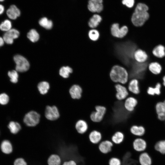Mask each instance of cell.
Returning a JSON list of instances; mask_svg holds the SVG:
<instances>
[{
	"label": "cell",
	"mask_w": 165,
	"mask_h": 165,
	"mask_svg": "<svg viewBox=\"0 0 165 165\" xmlns=\"http://www.w3.org/2000/svg\"><path fill=\"white\" fill-rule=\"evenodd\" d=\"M148 8L145 4L139 2L136 5L131 17L132 24L137 27L142 26L148 20L150 14Z\"/></svg>",
	"instance_id": "6da1fadb"
},
{
	"label": "cell",
	"mask_w": 165,
	"mask_h": 165,
	"mask_svg": "<svg viewBox=\"0 0 165 165\" xmlns=\"http://www.w3.org/2000/svg\"><path fill=\"white\" fill-rule=\"evenodd\" d=\"M109 77L114 82L123 85L127 83L129 80L128 71L124 68L119 65H114L110 70Z\"/></svg>",
	"instance_id": "7a4b0ae2"
},
{
	"label": "cell",
	"mask_w": 165,
	"mask_h": 165,
	"mask_svg": "<svg viewBox=\"0 0 165 165\" xmlns=\"http://www.w3.org/2000/svg\"><path fill=\"white\" fill-rule=\"evenodd\" d=\"M16 64V70L17 72H24L29 68L30 64L27 60L23 56L17 54L13 57Z\"/></svg>",
	"instance_id": "3957f363"
},
{
	"label": "cell",
	"mask_w": 165,
	"mask_h": 165,
	"mask_svg": "<svg viewBox=\"0 0 165 165\" xmlns=\"http://www.w3.org/2000/svg\"><path fill=\"white\" fill-rule=\"evenodd\" d=\"M129 29L126 25H123L120 27L119 23L115 22L112 24L111 27V32L112 35L114 37L122 38L128 33Z\"/></svg>",
	"instance_id": "277c9868"
},
{
	"label": "cell",
	"mask_w": 165,
	"mask_h": 165,
	"mask_svg": "<svg viewBox=\"0 0 165 165\" xmlns=\"http://www.w3.org/2000/svg\"><path fill=\"white\" fill-rule=\"evenodd\" d=\"M95 110L90 114L91 120L95 123H99L103 119L106 112V109L105 106L97 105L95 107Z\"/></svg>",
	"instance_id": "5b68a950"
},
{
	"label": "cell",
	"mask_w": 165,
	"mask_h": 165,
	"mask_svg": "<svg viewBox=\"0 0 165 165\" xmlns=\"http://www.w3.org/2000/svg\"><path fill=\"white\" fill-rule=\"evenodd\" d=\"M89 11L93 14H100L104 8L103 0H89L87 5Z\"/></svg>",
	"instance_id": "8992f818"
},
{
	"label": "cell",
	"mask_w": 165,
	"mask_h": 165,
	"mask_svg": "<svg viewBox=\"0 0 165 165\" xmlns=\"http://www.w3.org/2000/svg\"><path fill=\"white\" fill-rule=\"evenodd\" d=\"M40 119V115L38 113L34 111H31L25 115L24 122L28 126L34 127L38 123Z\"/></svg>",
	"instance_id": "52a82bcc"
},
{
	"label": "cell",
	"mask_w": 165,
	"mask_h": 165,
	"mask_svg": "<svg viewBox=\"0 0 165 165\" xmlns=\"http://www.w3.org/2000/svg\"><path fill=\"white\" fill-rule=\"evenodd\" d=\"M115 87L116 91V97L118 100L124 101L128 97L129 91L124 85L119 83H116Z\"/></svg>",
	"instance_id": "ba28073f"
},
{
	"label": "cell",
	"mask_w": 165,
	"mask_h": 165,
	"mask_svg": "<svg viewBox=\"0 0 165 165\" xmlns=\"http://www.w3.org/2000/svg\"><path fill=\"white\" fill-rule=\"evenodd\" d=\"M132 147L135 151L141 153L145 151L147 147V143L142 138L136 137L132 142Z\"/></svg>",
	"instance_id": "9c48e42d"
},
{
	"label": "cell",
	"mask_w": 165,
	"mask_h": 165,
	"mask_svg": "<svg viewBox=\"0 0 165 165\" xmlns=\"http://www.w3.org/2000/svg\"><path fill=\"white\" fill-rule=\"evenodd\" d=\"M129 92L134 95H138L140 93L139 82L136 78L130 79L127 84L125 85Z\"/></svg>",
	"instance_id": "30bf717a"
},
{
	"label": "cell",
	"mask_w": 165,
	"mask_h": 165,
	"mask_svg": "<svg viewBox=\"0 0 165 165\" xmlns=\"http://www.w3.org/2000/svg\"><path fill=\"white\" fill-rule=\"evenodd\" d=\"M19 35L18 31L14 28L11 29L4 34L3 38L6 43L12 44L13 42L14 39L17 38Z\"/></svg>",
	"instance_id": "8fae6325"
},
{
	"label": "cell",
	"mask_w": 165,
	"mask_h": 165,
	"mask_svg": "<svg viewBox=\"0 0 165 165\" xmlns=\"http://www.w3.org/2000/svg\"><path fill=\"white\" fill-rule=\"evenodd\" d=\"M114 144L111 140L105 139L102 140L98 144V148L102 154H107L112 150Z\"/></svg>",
	"instance_id": "7c38bea8"
},
{
	"label": "cell",
	"mask_w": 165,
	"mask_h": 165,
	"mask_svg": "<svg viewBox=\"0 0 165 165\" xmlns=\"http://www.w3.org/2000/svg\"><path fill=\"white\" fill-rule=\"evenodd\" d=\"M45 116L48 119L54 120L58 119L60 116V114L56 106H48L46 109Z\"/></svg>",
	"instance_id": "4fadbf2b"
},
{
	"label": "cell",
	"mask_w": 165,
	"mask_h": 165,
	"mask_svg": "<svg viewBox=\"0 0 165 165\" xmlns=\"http://www.w3.org/2000/svg\"><path fill=\"white\" fill-rule=\"evenodd\" d=\"M138 104V101L134 97L128 96L124 100L123 105L125 109L129 112L134 110Z\"/></svg>",
	"instance_id": "5bb4252c"
},
{
	"label": "cell",
	"mask_w": 165,
	"mask_h": 165,
	"mask_svg": "<svg viewBox=\"0 0 165 165\" xmlns=\"http://www.w3.org/2000/svg\"><path fill=\"white\" fill-rule=\"evenodd\" d=\"M133 57L137 62L142 63H145L148 61V56L144 50L140 49H138L134 53Z\"/></svg>",
	"instance_id": "9a60e30c"
},
{
	"label": "cell",
	"mask_w": 165,
	"mask_h": 165,
	"mask_svg": "<svg viewBox=\"0 0 165 165\" xmlns=\"http://www.w3.org/2000/svg\"><path fill=\"white\" fill-rule=\"evenodd\" d=\"M88 138L89 142L93 145H98L102 140L103 138L101 132L97 130L91 131L89 134Z\"/></svg>",
	"instance_id": "2e32d148"
},
{
	"label": "cell",
	"mask_w": 165,
	"mask_h": 165,
	"mask_svg": "<svg viewBox=\"0 0 165 165\" xmlns=\"http://www.w3.org/2000/svg\"><path fill=\"white\" fill-rule=\"evenodd\" d=\"M82 89L79 85L74 84L69 90V93L72 98L74 100L80 99L82 96Z\"/></svg>",
	"instance_id": "e0dca14e"
},
{
	"label": "cell",
	"mask_w": 165,
	"mask_h": 165,
	"mask_svg": "<svg viewBox=\"0 0 165 165\" xmlns=\"http://www.w3.org/2000/svg\"><path fill=\"white\" fill-rule=\"evenodd\" d=\"M75 128L78 134H83L86 133L88 130V124L84 120L80 119L76 122Z\"/></svg>",
	"instance_id": "ac0fdd59"
},
{
	"label": "cell",
	"mask_w": 165,
	"mask_h": 165,
	"mask_svg": "<svg viewBox=\"0 0 165 165\" xmlns=\"http://www.w3.org/2000/svg\"><path fill=\"white\" fill-rule=\"evenodd\" d=\"M102 20V17L100 14L94 13L89 19L88 25L91 28H95L98 26Z\"/></svg>",
	"instance_id": "d6986e66"
},
{
	"label": "cell",
	"mask_w": 165,
	"mask_h": 165,
	"mask_svg": "<svg viewBox=\"0 0 165 165\" xmlns=\"http://www.w3.org/2000/svg\"><path fill=\"white\" fill-rule=\"evenodd\" d=\"M146 130L145 127L142 125H134L130 128L131 134L136 137H142L145 134Z\"/></svg>",
	"instance_id": "ffe728a7"
},
{
	"label": "cell",
	"mask_w": 165,
	"mask_h": 165,
	"mask_svg": "<svg viewBox=\"0 0 165 165\" xmlns=\"http://www.w3.org/2000/svg\"><path fill=\"white\" fill-rule=\"evenodd\" d=\"M138 161L140 165H151L152 163L151 156L148 153L145 151L140 154Z\"/></svg>",
	"instance_id": "44dd1931"
},
{
	"label": "cell",
	"mask_w": 165,
	"mask_h": 165,
	"mask_svg": "<svg viewBox=\"0 0 165 165\" xmlns=\"http://www.w3.org/2000/svg\"><path fill=\"white\" fill-rule=\"evenodd\" d=\"M8 17L12 20H15L20 15V11L17 6L14 5H11L6 11Z\"/></svg>",
	"instance_id": "7402d4cb"
},
{
	"label": "cell",
	"mask_w": 165,
	"mask_h": 165,
	"mask_svg": "<svg viewBox=\"0 0 165 165\" xmlns=\"http://www.w3.org/2000/svg\"><path fill=\"white\" fill-rule=\"evenodd\" d=\"M124 134L120 131L115 132L112 136L111 140L114 144L119 145L123 142L125 140Z\"/></svg>",
	"instance_id": "603a6c76"
},
{
	"label": "cell",
	"mask_w": 165,
	"mask_h": 165,
	"mask_svg": "<svg viewBox=\"0 0 165 165\" xmlns=\"http://www.w3.org/2000/svg\"><path fill=\"white\" fill-rule=\"evenodd\" d=\"M162 87L161 83L157 82L154 86H148L146 92L148 94L151 96L160 95L161 92Z\"/></svg>",
	"instance_id": "cb8c5ba5"
},
{
	"label": "cell",
	"mask_w": 165,
	"mask_h": 165,
	"mask_svg": "<svg viewBox=\"0 0 165 165\" xmlns=\"http://www.w3.org/2000/svg\"><path fill=\"white\" fill-rule=\"evenodd\" d=\"M148 69L152 74L158 75L161 73L162 68L160 63L156 61H153L148 64Z\"/></svg>",
	"instance_id": "d4e9b609"
},
{
	"label": "cell",
	"mask_w": 165,
	"mask_h": 165,
	"mask_svg": "<svg viewBox=\"0 0 165 165\" xmlns=\"http://www.w3.org/2000/svg\"><path fill=\"white\" fill-rule=\"evenodd\" d=\"M153 55L158 58H162L165 57V47L161 44L156 46L152 51Z\"/></svg>",
	"instance_id": "484cf974"
},
{
	"label": "cell",
	"mask_w": 165,
	"mask_h": 165,
	"mask_svg": "<svg viewBox=\"0 0 165 165\" xmlns=\"http://www.w3.org/2000/svg\"><path fill=\"white\" fill-rule=\"evenodd\" d=\"M62 160L60 156L56 154L50 156L47 160L48 165H61Z\"/></svg>",
	"instance_id": "4316f807"
},
{
	"label": "cell",
	"mask_w": 165,
	"mask_h": 165,
	"mask_svg": "<svg viewBox=\"0 0 165 165\" xmlns=\"http://www.w3.org/2000/svg\"><path fill=\"white\" fill-rule=\"evenodd\" d=\"M1 149L2 152L6 154L11 153L13 150L12 145L8 140L3 141L1 145Z\"/></svg>",
	"instance_id": "83f0119b"
},
{
	"label": "cell",
	"mask_w": 165,
	"mask_h": 165,
	"mask_svg": "<svg viewBox=\"0 0 165 165\" xmlns=\"http://www.w3.org/2000/svg\"><path fill=\"white\" fill-rule=\"evenodd\" d=\"M155 150L163 155L165 154V139L157 141L155 145Z\"/></svg>",
	"instance_id": "f1b7e54d"
},
{
	"label": "cell",
	"mask_w": 165,
	"mask_h": 165,
	"mask_svg": "<svg viewBox=\"0 0 165 165\" xmlns=\"http://www.w3.org/2000/svg\"><path fill=\"white\" fill-rule=\"evenodd\" d=\"M8 127L10 132L14 134L17 133L21 128L19 123L14 121L10 122L9 124Z\"/></svg>",
	"instance_id": "f546056e"
},
{
	"label": "cell",
	"mask_w": 165,
	"mask_h": 165,
	"mask_svg": "<svg viewBox=\"0 0 165 165\" xmlns=\"http://www.w3.org/2000/svg\"><path fill=\"white\" fill-rule=\"evenodd\" d=\"M49 83L47 82L42 81L39 82L38 85V88L40 94H46L50 88Z\"/></svg>",
	"instance_id": "4dcf8cb0"
},
{
	"label": "cell",
	"mask_w": 165,
	"mask_h": 165,
	"mask_svg": "<svg viewBox=\"0 0 165 165\" xmlns=\"http://www.w3.org/2000/svg\"><path fill=\"white\" fill-rule=\"evenodd\" d=\"M39 23L40 26L47 29H51L53 25L52 21L45 17L41 18L39 21Z\"/></svg>",
	"instance_id": "1f68e13d"
},
{
	"label": "cell",
	"mask_w": 165,
	"mask_h": 165,
	"mask_svg": "<svg viewBox=\"0 0 165 165\" xmlns=\"http://www.w3.org/2000/svg\"><path fill=\"white\" fill-rule=\"evenodd\" d=\"M27 37L32 42H35L38 41L39 38V35L35 29H32L28 33Z\"/></svg>",
	"instance_id": "d6a6232c"
},
{
	"label": "cell",
	"mask_w": 165,
	"mask_h": 165,
	"mask_svg": "<svg viewBox=\"0 0 165 165\" xmlns=\"http://www.w3.org/2000/svg\"><path fill=\"white\" fill-rule=\"evenodd\" d=\"M72 72V69L71 68L68 66H64L60 69L59 74L63 77L66 78L69 77L70 74Z\"/></svg>",
	"instance_id": "836d02e7"
},
{
	"label": "cell",
	"mask_w": 165,
	"mask_h": 165,
	"mask_svg": "<svg viewBox=\"0 0 165 165\" xmlns=\"http://www.w3.org/2000/svg\"><path fill=\"white\" fill-rule=\"evenodd\" d=\"M11 22L9 20L6 19L0 24V29L2 31H7L11 29Z\"/></svg>",
	"instance_id": "e575fe53"
},
{
	"label": "cell",
	"mask_w": 165,
	"mask_h": 165,
	"mask_svg": "<svg viewBox=\"0 0 165 165\" xmlns=\"http://www.w3.org/2000/svg\"><path fill=\"white\" fill-rule=\"evenodd\" d=\"M88 35L91 40L94 41L97 40L99 39L100 33L98 30L93 29L89 31Z\"/></svg>",
	"instance_id": "d590c367"
},
{
	"label": "cell",
	"mask_w": 165,
	"mask_h": 165,
	"mask_svg": "<svg viewBox=\"0 0 165 165\" xmlns=\"http://www.w3.org/2000/svg\"><path fill=\"white\" fill-rule=\"evenodd\" d=\"M155 107L157 115L165 112V106L162 101L157 102L156 104Z\"/></svg>",
	"instance_id": "8d00e7d4"
},
{
	"label": "cell",
	"mask_w": 165,
	"mask_h": 165,
	"mask_svg": "<svg viewBox=\"0 0 165 165\" xmlns=\"http://www.w3.org/2000/svg\"><path fill=\"white\" fill-rule=\"evenodd\" d=\"M8 75L12 82L15 83L17 82L19 75L16 71L13 70L9 71Z\"/></svg>",
	"instance_id": "74e56055"
},
{
	"label": "cell",
	"mask_w": 165,
	"mask_h": 165,
	"mask_svg": "<svg viewBox=\"0 0 165 165\" xmlns=\"http://www.w3.org/2000/svg\"><path fill=\"white\" fill-rule=\"evenodd\" d=\"M122 4L129 9H131L134 6L135 0H122Z\"/></svg>",
	"instance_id": "f35d334b"
},
{
	"label": "cell",
	"mask_w": 165,
	"mask_h": 165,
	"mask_svg": "<svg viewBox=\"0 0 165 165\" xmlns=\"http://www.w3.org/2000/svg\"><path fill=\"white\" fill-rule=\"evenodd\" d=\"M108 165H122L121 160L116 157H111L108 162Z\"/></svg>",
	"instance_id": "ab89813d"
},
{
	"label": "cell",
	"mask_w": 165,
	"mask_h": 165,
	"mask_svg": "<svg viewBox=\"0 0 165 165\" xmlns=\"http://www.w3.org/2000/svg\"><path fill=\"white\" fill-rule=\"evenodd\" d=\"M9 100V97L6 94L3 93L0 94V104L3 105H6Z\"/></svg>",
	"instance_id": "60d3db41"
},
{
	"label": "cell",
	"mask_w": 165,
	"mask_h": 165,
	"mask_svg": "<svg viewBox=\"0 0 165 165\" xmlns=\"http://www.w3.org/2000/svg\"><path fill=\"white\" fill-rule=\"evenodd\" d=\"M14 165H28V163L24 158H18L15 160Z\"/></svg>",
	"instance_id": "b9f144b4"
},
{
	"label": "cell",
	"mask_w": 165,
	"mask_h": 165,
	"mask_svg": "<svg viewBox=\"0 0 165 165\" xmlns=\"http://www.w3.org/2000/svg\"><path fill=\"white\" fill-rule=\"evenodd\" d=\"M62 165H77V164L75 160H70L64 161Z\"/></svg>",
	"instance_id": "7bdbcfd3"
},
{
	"label": "cell",
	"mask_w": 165,
	"mask_h": 165,
	"mask_svg": "<svg viewBox=\"0 0 165 165\" xmlns=\"http://www.w3.org/2000/svg\"><path fill=\"white\" fill-rule=\"evenodd\" d=\"M157 117L159 120L162 121H164L165 120V112L157 115Z\"/></svg>",
	"instance_id": "ee69618b"
},
{
	"label": "cell",
	"mask_w": 165,
	"mask_h": 165,
	"mask_svg": "<svg viewBox=\"0 0 165 165\" xmlns=\"http://www.w3.org/2000/svg\"><path fill=\"white\" fill-rule=\"evenodd\" d=\"M5 10L4 6L2 4H0V15L3 13Z\"/></svg>",
	"instance_id": "f6af8a7d"
},
{
	"label": "cell",
	"mask_w": 165,
	"mask_h": 165,
	"mask_svg": "<svg viewBox=\"0 0 165 165\" xmlns=\"http://www.w3.org/2000/svg\"><path fill=\"white\" fill-rule=\"evenodd\" d=\"M4 42L3 38L0 37V47L3 46Z\"/></svg>",
	"instance_id": "bcb514c9"
},
{
	"label": "cell",
	"mask_w": 165,
	"mask_h": 165,
	"mask_svg": "<svg viewBox=\"0 0 165 165\" xmlns=\"http://www.w3.org/2000/svg\"><path fill=\"white\" fill-rule=\"evenodd\" d=\"M162 85H163V86L165 87V75L162 78Z\"/></svg>",
	"instance_id": "7dc6e473"
},
{
	"label": "cell",
	"mask_w": 165,
	"mask_h": 165,
	"mask_svg": "<svg viewBox=\"0 0 165 165\" xmlns=\"http://www.w3.org/2000/svg\"><path fill=\"white\" fill-rule=\"evenodd\" d=\"M163 104L165 106V99H164L163 101H162Z\"/></svg>",
	"instance_id": "c3c4849f"
},
{
	"label": "cell",
	"mask_w": 165,
	"mask_h": 165,
	"mask_svg": "<svg viewBox=\"0 0 165 165\" xmlns=\"http://www.w3.org/2000/svg\"><path fill=\"white\" fill-rule=\"evenodd\" d=\"M5 0H0V2H3Z\"/></svg>",
	"instance_id": "681fc988"
},
{
	"label": "cell",
	"mask_w": 165,
	"mask_h": 165,
	"mask_svg": "<svg viewBox=\"0 0 165 165\" xmlns=\"http://www.w3.org/2000/svg\"><path fill=\"white\" fill-rule=\"evenodd\" d=\"M164 121H165V120Z\"/></svg>",
	"instance_id": "f907efd6"
}]
</instances>
